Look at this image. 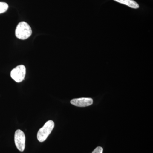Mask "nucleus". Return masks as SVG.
<instances>
[{
	"label": "nucleus",
	"mask_w": 153,
	"mask_h": 153,
	"mask_svg": "<svg viewBox=\"0 0 153 153\" xmlns=\"http://www.w3.org/2000/svg\"><path fill=\"white\" fill-rule=\"evenodd\" d=\"M14 139L15 144L18 149L20 152H23L25 150L26 137L24 132L20 129L16 131Z\"/></svg>",
	"instance_id": "nucleus-4"
},
{
	"label": "nucleus",
	"mask_w": 153,
	"mask_h": 153,
	"mask_svg": "<svg viewBox=\"0 0 153 153\" xmlns=\"http://www.w3.org/2000/svg\"><path fill=\"white\" fill-rule=\"evenodd\" d=\"M103 149L101 147H97L96 148L92 153H102Z\"/></svg>",
	"instance_id": "nucleus-8"
},
{
	"label": "nucleus",
	"mask_w": 153,
	"mask_h": 153,
	"mask_svg": "<svg viewBox=\"0 0 153 153\" xmlns=\"http://www.w3.org/2000/svg\"><path fill=\"white\" fill-rule=\"evenodd\" d=\"M70 102L74 106L84 107L88 106L93 104V100L91 98H82L73 99L71 100Z\"/></svg>",
	"instance_id": "nucleus-5"
},
{
	"label": "nucleus",
	"mask_w": 153,
	"mask_h": 153,
	"mask_svg": "<svg viewBox=\"0 0 153 153\" xmlns=\"http://www.w3.org/2000/svg\"><path fill=\"white\" fill-rule=\"evenodd\" d=\"M55 126V123L52 120H49L45 123L43 127L38 131L37 138L40 142L45 141L51 134Z\"/></svg>",
	"instance_id": "nucleus-2"
},
{
	"label": "nucleus",
	"mask_w": 153,
	"mask_h": 153,
	"mask_svg": "<svg viewBox=\"0 0 153 153\" xmlns=\"http://www.w3.org/2000/svg\"><path fill=\"white\" fill-rule=\"evenodd\" d=\"M26 73V68L23 65L17 66L11 71L10 75L12 79L16 82H20L25 79Z\"/></svg>",
	"instance_id": "nucleus-3"
},
{
	"label": "nucleus",
	"mask_w": 153,
	"mask_h": 153,
	"mask_svg": "<svg viewBox=\"0 0 153 153\" xmlns=\"http://www.w3.org/2000/svg\"><path fill=\"white\" fill-rule=\"evenodd\" d=\"M32 30L29 24L26 22L19 23L16 30V36L21 40H26L32 35Z\"/></svg>",
	"instance_id": "nucleus-1"
},
{
	"label": "nucleus",
	"mask_w": 153,
	"mask_h": 153,
	"mask_svg": "<svg viewBox=\"0 0 153 153\" xmlns=\"http://www.w3.org/2000/svg\"><path fill=\"white\" fill-rule=\"evenodd\" d=\"M9 8L7 4L5 2H0V14L5 13Z\"/></svg>",
	"instance_id": "nucleus-7"
},
{
	"label": "nucleus",
	"mask_w": 153,
	"mask_h": 153,
	"mask_svg": "<svg viewBox=\"0 0 153 153\" xmlns=\"http://www.w3.org/2000/svg\"><path fill=\"white\" fill-rule=\"evenodd\" d=\"M120 4H123L134 9H138L139 7L138 4L134 0H114Z\"/></svg>",
	"instance_id": "nucleus-6"
}]
</instances>
